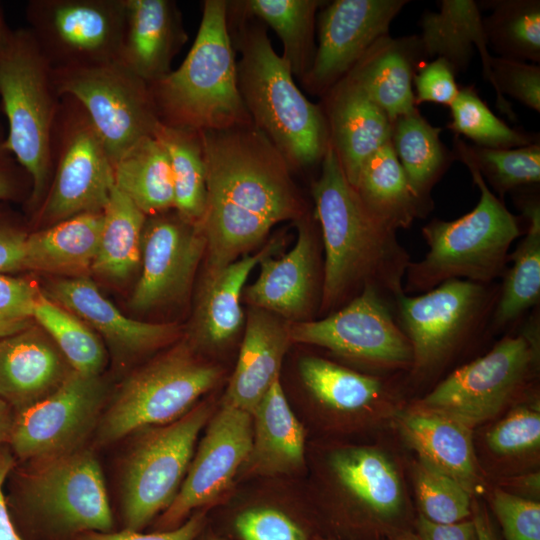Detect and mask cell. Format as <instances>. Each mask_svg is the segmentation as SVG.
<instances>
[{"label": "cell", "instance_id": "62", "mask_svg": "<svg viewBox=\"0 0 540 540\" xmlns=\"http://www.w3.org/2000/svg\"><path fill=\"white\" fill-rule=\"evenodd\" d=\"M1 115H2V111H1V106H0V141H3L6 138V130L3 126Z\"/></svg>", "mask_w": 540, "mask_h": 540}, {"label": "cell", "instance_id": "61", "mask_svg": "<svg viewBox=\"0 0 540 540\" xmlns=\"http://www.w3.org/2000/svg\"><path fill=\"white\" fill-rule=\"evenodd\" d=\"M201 540H228L224 536L217 535L215 533L206 534Z\"/></svg>", "mask_w": 540, "mask_h": 540}, {"label": "cell", "instance_id": "51", "mask_svg": "<svg viewBox=\"0 0 540 540\" xmlns=\"http://www.w3.org/2000/svg\"><path fill=\"white\" fill-rule=\"evenodd\" d=\"M455 77L453 66L442 57L420 63L413 76L415 106L430 102L450 107L459 91Z\"/></svg>", "mask_w": 540, "mask_h": 540}, {"label": "cell", "instance_id": "34", "mask_svg": "<svg viewBox=\"0 0 540 540\" xmlns=\"http://www.w3.org/2000/svg\"><path fill=\"white\" fill-rule=\"evenodd\" d=\"M441 131L418 109L392 122L390 143L413 194L429 211L433 187L455 160L440 138Z\"/></svg>", "mask_w": 540, "mask_h": 540}, {"label": "cell", "instance_id": "58", "mask_svg": "<svg viewBox=\"0 0 540 540\" xmlns=\"http://www.w3.org/2000/svg\"><path fill=\"white\" fill-rule=\"evenodd\" d=\"M12 417V409L0 399V450L7 443Z\"/></svg>", "mask_w": 540, "mask_h": 540}, {"label": "cell", "instance_id": "49", "mask_svg": "<svg viewBox=\"0 0 540 540\" xmlns=\"http://www.w3.org/2000/svg\"><path fill=\"white\" fill-rule=\"evenodd\" d=\"M505 540H540V504L495 489L491 500Z\"/></svg>", "mask_w": 540, "mask_h": 540}, {"label": "cell", "instance_id": "13", "mask_svg": "<svg viewBox=\"0 0 540 540\" xmlns=\"http://www.w3.org/2000/svg\"><path fill=\"white\" fill-rule=\"evenodd\" d=\"M25 16L52 68L120 60L125 0H29Z\"/></svg>", "mask_w": 540, "mask_h": 540}, {"label": "cell", "instance_id": "57", "mask_svg": "<svg viewBox=\"0 0 540 540\" xmlns=\"http://www.w3.org/2000/svg\"><path fill=\"white\" fill-rule=\"evenodd\" d=\"M471 516L478 540H499L495 526L485 509L477 502L472 503Z\"/></svg>", "mask_w": 540, "mask_h": 540}, {"label": "cell", "instance_id": "52", "mask_svg": "<svg viewBox=\"0 0 540 540\" xmlns=\"http://www.w3.org/2000/svg\"><path fill=\"white\" fill-rule=\"evenodd\" d=\"M205 525V513L195 512L181 525L169 530L149 534L126 528L119 532L89 531L78 534V540H196Z\"/></svg>", "mask_w": 540, "mask_h": 540}, {"label": "cell", "instance_id": "42", "mask_svg": "<svg viewBox=\"0 0 540 540\" xmlns=\"http://www.w3.org/2000/svg\"><path fill=\"white\" fill-rule=\"evenodd\" d=\"M452 153L466 167L474 168L498 197L540 183V141L507 149L470 145L453 139Z\"/></svg>", "mask_w": 540, "mask_h": 540}, {"label": "cell", "instance_id": "36", "mask_svg": "<svg viewBox=\"0 0 540 540\" xmlns=\"http://www.w3.org/2000/svg\"><path fill=\"white\" fill-rule=\"evenodd\" d=\"M114 185L146 216L174 209V183L168 155L152 135L115 161Z\"/></svg>", "mask_w": 540, "mask_h": 540}, {"label": "cell", "instance_id": "25", "mask_svg": "<svg viewBox=\"0 0 540 540\" xmlns=\"http://www.w3.org/2000/svg\"><path fill=\"white\" fill-rule=\"evenodd\" d=\"M290 342L289 322L263 309L251 307L223 405L251 414L279 379L282 361Z\"/></svg>", "mask_w": 540, "mask_h": 540}, {"label": "cell", "instance_id": "8", "mask_svg": "<svg viewBox=\"0 0 540 540\" xmlns=\"http://www.w3.org/2000/svg\"><path fill=\"white\" fill-rule=\"evenodd\" d=\"M51 177L32 222L48 227L72 216L103 211L114 186L104 143L83 106L61 96L50 140Z\"/></svg>", "mask_w": 540, "mask_h": 540}, {"label": "cell", "instance_id": "41", "mask_svg": "<svg viewBox=\"0 0 540 540\" xmlns=\"http://www.w3.org/2000/svg\"><path fill=\"white\" fill-rule=\"evenodd\" d=\"M298 368L309 393L334 410H362L385 394V385L378 377L359 373L322 357L305 356L300 359Z\"/></svg>", "mask_w": 540, "mask_h": 540}, {"label": "cell", "instance_id": "38", "mask_svg": "<svg viewBox=\"0 0 540 540\" xmlns=\"http://www.w3.org/2000/svg\"><path fill=\"white\" fill-rule=\"evenodd\" d=\"M153 136L165 149L173 175L174 210L200 224L207 197L206 165L201 132L157 123Z\"/></svg>", "mask_w": 540, "mask_h": 540}, {"label": "cell", "instance_id": "26", "mask_svg": "<svg viewBox=\"0 0 540 540\" xmlns=\"http://www.w3.org/2000/svg\"><path fill=\"white\" fill-rule=\"evenodd\" d=\"M424 59L418 35H386L367 50L346 76L393 122L417 109L413 76Z\"/></svg>", "mask_w": 540, "mask_h": 540}, {"label": "cell", "instance_id": "39", "mask_svg": "<svg viewBox=\"0 0 540 540\" xmlns=\"http://www.w3.org/2000/svg\"><path fill=\"white\" fill-rule=\"evenodd\" d=\"M327 1L249 0L243 9L272 28L283 44L282 58L300 80L310 69L316 51V14ZM241 3V2H240Z\"/></svg>", "mask_w": 540, "mask_h": 540}, {"label": "cell", "instance_id": "16", "mask_svg": "<svg viewBox=\"0 0 540 540\" xmlns=\"http://www.w3.org/2000/svg\"><path fill=\"white\" fill-rule=\"evenodd\" d=\"M106 392L100 375L73 370L49 396L13 412L7 447L34 463L78 449L99 422Z\"/></svg>", "mask_w": 540, "mask_h": 540}, {"label": "cell", "instance_id": "56", "mask_svg": "<svg viewBox=\"0 0 540 540\" xmlns=\"http://www.w3.org/2000/svg\"><path fill=\"white\" fill-rule=\"evenodd\" d=\"M15 466V457L5 445L0 450V540H24L11 519L3 492L4 483Z\"/></svg>", "mask_w": 540, "mask_h": 540}, {"label": "cell", "instance_id": "32", "mask_svg": "<svg viewBox=\"0 0 540 540\" xmlns=\"http://www.w3.org/2000/svg\"><path fill=\"white\" fill-rule=\"evenodd\" d=\"M516 204L525 220V231L509 254L492 316L490 332L512 327L540 301V202L539 195L516 191Z\"/></svg>", "mask_w": 540, "mask_h": 540}, {"label": "cell", "instance_id": "19", "mask_svg": "<svg viewBox=\"0 0 540 540\" xmlns=\"http://www.w3.org/2000/svg\"><path fill=\"white\" fill-rule=\"evenodd\" d=\"M251 445V414L222 405L210 421L178 493L159 517L160 531L181 525L193 510L213 502L231 483Z\"/></svg>", "mask_w": 540, "mask_h": 540}, {"label": "cell", "instance_id": "18", "mask_svg": "<svg viewBox=\"0 0 540 540\" xmlns=\"http://www.w3.org/2000/svg\"><path fill=\"white\" fill-rule=\"evenodd\" d=\"M206 253L200 224L184 220L174 209L147 216L142 231V271L129 299L136 312L181 300L189 291Z\"/></svg>", "mask_w": 540, "mask_h": 540}, {"label": "cell", "instance_id": "35", "mask_svg": "<svg viewBox=\"0 0 540 540\" xmlns=\"http://www.w3.org/2000/svg\"><path fill=\"white\" fill-rule=\"evenodd\" d=\"M353 187L370 212L395 231L430 212L413 194L390 142L364 162Z\"/></svg>", "mask_w": 540, "mask_h": 540}, {"label": "cell", "instance_id": "54", "mask_svg": "<svg viewBox=\"0 0 540 540\" xmlns=\"http://www.w3.org/2000/svg\"><path fill=\"white\" fill-rule=\"evenodd\" d=\"M4 202H0V206ZM28 232L0 208V274L24 270V246Z\"/></svg>", "mask_w": 540, "mask_h": 540}, {"label": "cell", "instance_id": "5", "mask_svg": "<svg viewBox=\"0 0 540 540\" xmlns=\"http://www.w3.org/2000/svg\"><path fill=\"white\" fill-rule=\"evenodd\" d=\"M467 168L479 189V201L460 218H434L422 227L428 251L406 270L403 290L407 295L427 292L453 279L496 282L506 270L512 243L525 231L524 218L512 214L482 176Z\"/></svg>", "mask_w": 540, "mask_h": 540}, {"label": "cell", "instance_id": "31", "mask_svg": "<svg viewBox=\"0 0 540 540\" xmlns=\"http://www.w3.org/2000/svg\"><path fill=\"white\" fill-rule=\"evenodd\" d=\"M103 226V212H86L28 233L24 270L68 277L92 269Z\"/></svg>", "mask_w": 540, "mask_h": 540}, {"label": "cell", "instance_id": "59", "mask_svg": "<svg viewBox=\"0 0 540 540\" xmlns=\"http://www.w3.org/2000/svg\"><path fill=\"white\" fill-rule=\"evenodd\" d=\"M13 30L14 29H11L6 21L5 13L0 3V51L8 44L13 34Z\"/></svg>", "mask_w": 540, "mask_h": 540}, {"label": "cell", "instance_id": "12", "mask_svg": "<svg viewBox=\"0 0 540 540\" xmlns=\"http://www.w3.org/2000/svg\"><path fill=\"white\" fill-rule=\"evenodd\" d=\"M210 414L206 403L151 430L130 452L122 480L126 529L140 531L174 500L186 476L199 432Z\"/></svg>", "mask_w": 540, "mask_h": 540}, {"label": "cell", "instance_id": "29", "mask_svg": "<svg viewBox=\"0 0 540 540\" xmlns=\"http://www.w3.org/2000/svg\"><path fill=\"white\" fill-rule=\"evenodd\" d=\"M271 241L254 255H243L212 275H206L191 323L192 340L204 346H220L231 340L243 323L241 298L253 268L279 248Z\"/></svg>", "mask_w": 540, "mask_h": 540}, {"label": "cell", "instance_id": "10", "mask_svg": "<svg viewBox=\"0 0 540 540\" xmlns=\"http://www.w3.org/2000/svg\"><path fill=\"white\" fill-rule=\"evenodd\" d=\"M219 377L216 366L198 359L188 344H179L125 379L99 419L97 441L109 444L180 418Z\"/></svg>", "mask_w": 540, "mask_h": 540}, {"label": "cell", "instance_id": "60", "mask_svg": "<svg viewBox=\"0 0 540 540\" xmlns=\"http://www.w3.org/2000/svg\"><path fill=\"white\" fill-rule=\"evenodd\" d=\"M388 540H420L416 533L406 529H396L388 534Z\"/></svg>", "mask_w": 540, "mask_h": 540}, {"label": "cell", "instance_id": "33", "mask_svg": "<svg viewBox=\"0 0 540 540\" xmlns=\"http://www.w3.org/2000/svg\"><path fill=\"white\" fill-rule=\"evenodd\" d=\"M330 465L344 489L379 524L396 521L404 496L398 472L382 452L368 447L335 451Z\"/></svg>", "mask_w": 540, "mask_h": 540}, {"label": "cell", "instance_id": "40", "mask_svg": "<svg viewBox=\"0 0 540 540\" xmlns=\"http://www.w3.org/2000/svg\"><path fill=\"white\" fill-rule=\"evenodd\" d=\"M479 8L489 9L483 18L488 49L498 57L534 64L540 62V1L485 0Z\"/></svg>", "mask_w": 540, "mask_h": 540}, {"label": "cell", "instance_id": "55", "mask_svg": "<svg viewBox=\"0 0 540 540\" xmlns=\"http://www.w3.org/2000/svg\"><path fill=\"white\" fill-rule=\"evenodd\" d=\"M415 525L420 540H478L472 519L452 524H437L419 515Z\"/></svg>", "mask_w": 540, "mask_h": 540}, {"label": "cell", "instance_id": "37", "mask_svg": "<svg viewBox=\"0 0 540 540\" xmlns=\"http://www.w3.org/2000/svg\"><path fill=\"white\" fill-rule=\"evenodd\" d=\"M102 212L103 226L91 271L109 280L123 281L139 265L147 216L115 185Z\"/></svg>", "mask_w": 540, "mask_h": 540}, {"label": "cell", "instance_id": "23", "mask_svg": "<svg viewBox=\"0 0 540 540\" xmlns=\"http://www.w3.org/2000/svg\"><path fill=\"white\" fill-rule=\"evenodd\" d=\"M44 294L94 328L115 350L124 354L160 347L178 334L175 324L150 323L127 317L86 275L56 279L48 284Z\"/></svg>", "mask_w": 540, "mask_h": 540}, {"label": "cell", "instance_id": "4", "mask_svg": "<svg viewBox=\"0 0 540 540\" xmlns=\"http://www.w3.org/2000/svg\"><path fill=\"white\" fill-rule=\"evenodd\" d=\"M228 3L203 1L199 29L184 61L148 84L160 123L199 132L252 123L238 87Z\"/></svg>", "mask_w": 540, "mask_h": 540}, {"label": "cell", "instance_id": "50", "mask_svg": "<svg viewBox=\"0 0 540 540\" xmlns=\"http://www.w3.org/2000/svg\"><path fill=\"white\" fill-rule=\"evenodd\" d=\"M39 287L25 278L0 274V338L33 325Z\"/></svg>", "mask_w": 540, "mask_h": 540}, {"label": "cell", "instance_id": "21", "mask_svg": "<svg viewBox=\"0 0 540 540\" xmlns=\"http://www.w3.org/2000/svg\"><path fill=\"white\" fill-rule=\"evenodd\" d=\"M323 97L329 143L347 180L354 186L364 162L390 142L392 122L347 76Z\"/></svg>", "mask_w": 540, "mask_h": 540}, {"label": "cell", "instance_id": "14", "mask_svg": "<svg viewBox=\"0 0 540 540\" xmlns=\"http://www.w3.org/2000/svg\"><path fill=\"white\" fill-rule=\"evenodd\" d=\"M289 336L291 342L322 347L382 369L410 368L413 360L393 303L373 287L321 319L289 322Z\"/></svg>", "mask_w": 540, "mask_h": 540}, {"label": "cell", "instance_id": "48", "mask_svg": "<svg viewBox=\"0 0 540 540\" xmlns=\"http://www.w3.org/2000/svg\"><path fill=\"white\" fill-rule=\"evenodd\" d=\"M487 444L494 453L515 455L535 450L540 445V414L531 406L510 412L487 434Z\"/></svg>", "mask_w": 540, "mask_h": 540}, {"label": "cell", "instance_id": "2", "mask_svg": "<svg viewBox=\"0 0 540 540\" xmlns=\"http://www.w3.org/2000/svg\"><path fill=\"white\" fill-rule=\"evenodd\" d=\"M320 166L311 185L325 254L320 312L336 311L366 287L394 302L404 294L410 254L365 206L330 143Z\"/></svg>", "mask_w": 540, "mask_h": 540}, {"label": "cell", "instance_id": "22", "mask_svg": "<svg viewBox=\"0 0 540 540\" xmlns=\"http://www.w3.org/2000/svg\"><path fill=\"white\" fill-rule=\"evenodd\" d=\"M72 371L51 338L34 324L0 338V399L13 412L49 396Z\"/></svg>", "mask_w": 540, "mask_h": 540}, {"label": "cell", "instance_id": "30", "mask_svg": "<svg viewBox=\"0 0 540 540\" xmlns=\"http://www.w3.org/2000/svg\"><path fill=\"white\" fill-rule=\"evenodd\" d=\"M438 11H423L418 35L424 58L442 57L456 73L469 67L474 48L481 56L483 77L492 85L491 54L488 51L483 18L473 0H440Z\"/></svg>", "mask_w": 540, "mask_h": 540}, {"label": "cell", "instance_id": "7", "mask_svg": "<svg viewBox=\"0 0 540 540\" xmlns=\"http://www.w3.org/2000/svg\"><path fill=\"white\" fill-rule=\"evenodd\" d=\"M500 284L453 279L393 302L395 318L413 353L411 369L424 376L440 368L462 346L490 332Z\"/></svg>", "mask_w": 540, "mask_h": 540}, {"label": "cell", "instance_id": "44", "mask_svg": "<svg viewBox=\"0 0 540 540\" xmlns=\"http://www.w3.org/2000/svg\"><path fill=\"white\" fill-rule=\"evenodd\" d=\"M451 120L447 128L455 136H464L474 145L507 149L526 146L539 141L538 133L510 127L498 118L479 96L474 85L459 87L451 104Z\"/></svg>", "mask_w": 540, "mask_h": 540}, {"label": "cell", "instance_id": "6", "mask_svg": "<svg viewBox=\"0 0 540 540\" xmlns=\"http://www.w3.org/2000/svg\"><path fill=\"white\" fill-rule=\"evenodd\" d=\"M60 99L52 67L31 31L14 29L0 51V106L7 122L5 144L32 179L25 204L31 216L50 183V140Z\"/></svg>", "mask_w": 540, "mask_h": 540}, {"label": "cell", "instance_id": "53", "mask_svg": "<svg viewBox=\"0 0 540 540\" xmlns=\"http://www.w3.org/2000/svg\"><path fill=\"white\" fill-rule=\"evenodd\" d=\"M32 191V179L27 170L0 141V202L21 201L26 204Z\"/></svg>", "mask_w": 540, "mask_h": 540}, {"label": "cell", "instance_id": "43", "mask_svg": "<svg viewBox=\"0 0 540 540\" xmlns=\"http://www.w3.org/2000/svg\"><path fill=\"white\" fill-rule=\"evenodd\" d=\"M33 320L48 333L73 370L84 375H100L106 354L99 337L79 317L39 291Z\"/></svg>", "mask_w": 540, "mask_h": 540}, {"label": "cell", "instance_id": "45", "mask_svg": "<svg viewBox=\"0 0 540 540\" xmlns=\"http://www.w3.org/2000/svg\"><path fill=\"white\" fill-rule=\"evenodd\" d=\"M415 488L421 516L437 524H452L471 516L468 492L452 477L422 463L416 466Z\"/></svg>", "mask_w": 540, "mask_h": 540}, {"label": "cell", "instance_id": "20", "mask_svg": "<svg viewBox=\"0 0 540 540\" xmlns=\"http://www.w3.org/2000/svg\"><path fill=\"white\" fill-rule=\"evenodd\" d=\"M293 248L279 258L272 254L259 263L260 271L244 291L251 307L273 313L288 322L310 320L318 289L317 248L312 225L305 216L297 220Z\"/></svg>", "mask_w": 540, "mask_h": 540}, {"label": "cell", "instance_id": "24", "mask_svg": "<svg viewBox=\"0 0 540 540\" xmlns=\"http://www.w3.org/2000/svg\"><path fill=\"white\" fill-rule=\"evenodd\" d=\"M120 61L151 84L169 74L187 41L180 10L171 0H125Z\"/></svg>", "mask_w": 540, "mask_h": 540}, {"label": "cell", "instance_id": "11", "mask_svg": "<svg viewBox=\"0 0 540 540\" xmlns=\"http://www.w3.org/2000/svg\"><path fill=\"white\" fill-rule=\"evenodd\" d=\"M58 95L75 98L101 137L112 165L159 122L148 84L120 60L52 68ZM113 167V166H112Z\"/></svg>", "mask_w": 540, "mask_h": 540}, {"label": "cell", "instance_id": "1", "mask_svg": "<svg viewBox=\"0 0 540 540\" xmlns=\"http://www.w3.org/2000/svg\"><path fill=\"white\" fill-rule=\"evenodd\" d=\"M206 165V275L260 244L278 223L299 220L304 203L291 168L253 123L201 131Z\"/></svg>", "mask_w": 540, "mask_h": 540}, {"label": "cell", "instance_id": "15", "mask_svg": "<svg viewBox=\"0 0 540 540\" xmlns=\"http://www.w3.org/2000/svg\"><path fill=\"white\" fill-rule=\"evenodd\" d=\"M20 480L24 505L60 530L110 532L112 512L98 460L76 449L35 462Z\"/></svg>", "mask_w": 540, "mask_h": 540}, {"label": "cell", "instance_id": "46", "mask_svg": "<svg viewBox=\"0 0 540 540\" xmlns=\"http://www.w3.org/2000/svg\"><path fill=\"white\" fill-rule=\"evenodd\" d=\"M492 87L496 92V108L511 121L516 114L504 95L510 96L524 106L540 112V66L539 64L491 56Z\"/></svg>", "mask_w": 540, "mask_h": 540}, {"label": "cell", "instance_id": "63", "mask_svg": "<svg viewBox=\"0 0 540 540\" xmlns=\"http://www.w3.org/2000/svg\"><path fill=\"white\" fill-rule=\"evenodd\" d=\"M318 540H339L337 538L328 537V538H319Z\"/></svg>", "mask_w": 540, "mask_h": 540}, {"label": "cell", "instance_id": "3", "mask_svg": "<svg viewBox=\"0 0 540 540\" xmlns=\"http://www.w3.org/2000/svg\"><path fill=\"white\" fill-rule=\"evenodd\" d=\"M238 4L232 43L240 52L238 87L253 125L291 169L321 164L329 145L322 106L305 97L289 64L275 52L265 26Z\"/></svg>", "mask_w": 540, "mask_h": 540}, {"label": "cell", "instance_id": "47", "mask_svg": "<svg viewBox=\"0 0 540 540\" xmlns=\"http://www.w3.org/2000/svg\"><path fill=\"white\" fill-rule=\"evenodd\" d=\"M231 527L238 540H311L303 522L272 506H255L239 511Z\"/></svg>", "mask_w": 540, "mask_h": 540}, {"label": "cell", "instance_id": "17", "mask_svg": "<svg viewBox=\"0 0 540 540\" xmlns=\"http://www.w3.org/2000/svg\"><path fill=\"white\" fill-rule=\"evenodd\" d=\"M407 0H335L317 16L318 44L302 83L324 96L345 77L367 50L389 35L390 25Z\"/></svg>", "mask_w": 540, "mask_h": 540}, {"label": "cell", "instance_id": "28", "mask_svg": "<svg viewBox=\"0 0 540 540\" xmlns=\"http://www.w3.org/2000/svg\"><path fill=\"white\" fill-rule=\"evenodd\" d=\"M400 429L420 462L452 477L471 492L478 480L472 428L417 405L403 415Z\"/></svg>", "mask_w": 540, "mask_h": 540}, {"label": "cell", "instance_id": "27", "mask_svg": "<svg viewBox=\"0 0 540 540\" xmlns=\"http://www.w3.org/2000/svg\"><path fill=\"white\" fill-rule=\"evenodd\" d=\"M252 445L241 466L247 474H288L304 463V430L292 412L280 380L251 413Z\"/></svg>", "mask_w": 540, "mask_h": 540}, {"label": "cell", "instance_id": "9", "mask_svg": "<svg viewBox=\"0 0 540 540\" xmlns=\"http://www.w3.org/2000/svg\"><path fill=\"white\" fill-rule=\"evenodd\" d=\"M538 311L516 334L440 381L417 405L472 428L498 414L526 385L539 358Z\"/></svg>", "mask_w": 540, "mask_h": 540}]
</instances>
